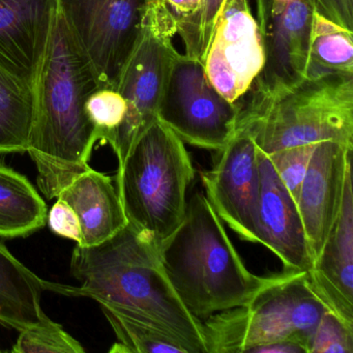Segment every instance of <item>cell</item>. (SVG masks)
<instances>
[{"mask_svg":"<svg viewBox=\"0 0 353 353\" xmlns=\"http://www.w3.org/2000/svg\"><path fill=\"white\" fill-rule=\"evenodd\" d=\"M96 74L57 10L34 85L36 110L28 152L47 199L57 198L88 165L98 132L86 102L98 90Z\"/></svg>","mask_w":353,"mask_h":353,"instance_id":"6da1fadb","label":"cell"},{"mask_svg":"<svg viewBox=\"0 0 353 353\" xmlns=\"http://www.w3.org/2000/svg\"><path fill=\"white\" fill-rule=\"evenodd\" d=\"M71 272L80 287L50 283L49 290L90 297L100 305L156 324L176 336L190 353H206L201 320L181 303L160 251L131 225L100 245H77Z\"/></svg>","mask_w":353,"mask_h":353,"instance_id":"7a4b0ae2","label":"cell"},{"mask_svg":"<svg viewBox=\"0 0 353 353\" xmlns=\"http://www.w3.org/2000/svg\"><path fill=\"white\" fill-rule=\"evenodd\" d=\"M160 255L181 303L200 320L245 305L282 276H260L248 270L201 192L188 200L185 219Z\"/></svg>","mask_w":353,"mask_h":353,"instance_id":"3957f363","label":"cell"},{"mask_svg":"<svg viewBox=\"0 0 353 353\" xmlns=\"http://www.w3.org/2000/svg\"><path fill=\"white\" fill-rule=\"evenodd\" d=\"M245 96L236 129L265 154L326 140L353 146V76L305 78L285 90Z\"/></svg>","mask_w":353,"mask_h":353,"instance_id":"277c9868","label":"cell"},{"mask_svg":"<svg viewBox=\"0 0 353 353\" xmlns=\"http://www.w3.org/2000/svg\"><path fill=\"white\" fill-rule=\"evenodd\" d=\"M194 177L185 143L158 119L119 164L117 190L128 222L159 251L185 219Z\"/></svg>","mask_w":353,"mask_h":353,"instance_id":"5b68a950","label":"cell"},{"mask_svg":"<svg viewBox=\"0 0 353 353\" xmlns=\"http://www.w3.org/2000/svg\"><path fill=\"white\" fill-rule=\"evenodd\" d=\"M327 310L315 294L307 272L284 270L249 303L201 320L206 353L252 352L257 347L293 341L307 346Z\"/></svg>","mask_w":353,"mask_h":353,"instance_id":"8992f818","label":"cell"},{"mask_svg":"<svg viewBox=\"0 0 353 353\" xmlns=\"http://www.w3.org/2000/svg\"><path fill=\"white\" fill-rule=\"evenodd\" d=\"M239 102L231 103L212 85L199 59L177 52L171 63L157 119L183 143L222 150L236 131Z\"/></svg>","mask_w":353,"mask_h":353,"instance_id":"52a82bcc","label":"cell"},{"mask_svg":"<svg viewBox=\"0 0 353 353\" xmlns=\"http://www.w3.org/2000/svg\"><path fill=\"white\" fill-rule=\"evenodd\" d=\"M72 38L92 65L99 88H117L139 43L148 0H57Z\"/></svg>","mask_w":353,"mask_h":353,"instance_id":"ba28073f","label":"cell"},{"mask_svg":"<svg viewBox=\"0 0 353 353\" xmlns=\"http://www.w3.org/2000/svg\"><path fill=\"white\" fill-rule=\"evenodd\" d=\"M176 53L172 38L161 34L145 21L139 43L115 88L127 104L123 123L107 141L117 154L119 164L140 136L158 119L159 104Z\"/></svg>","mask_w":353,"mask_h":353,"instance_id":"9c48e42d","label":"cell"},{"mask_svg":"<svg viewBox=\"0 0 353 353\" xmlns=\"http://www.w3.org/2000/svg\"><path fill=\"white\" fill-rule=\"evenodd\" d=\"M264 65V47L249 0H224L203 59L204 71L219 94L239 103Z\"/></svg>","mask_w":353,"mask_h":353,"instance_id":"30bf717a","label":"cell"},{"mask_svg":"<svg viewBox=\"0 0 353 353\" xmlns=\"http://www.w3.org/2000/svg\"><path fill=\"white\" fill-rule=\"evenodd\" d=\"M202 185L214 212L239 239L258 243L256 212L259 195L258 148L251 136L236 129L216 152L214 165L201 173Z\"/></svg>","mask_w":353,"mask_h":353,"instance_id":"8fae6325","label":"cell"},{"mask_svg":"<svg viewBox=\"0 0 353 353\" xmlns=\"http://www.w3.org/2000/svg\"><path fill=\"white\" fill-rule=\"evenodd\" d=\"M352 150L353 146L332 140L317 143L299 189L296 204L313 261L340 214Z\"/></svg>","mask_w":353,"mask_h":353,"instance_id":"7c38bea8","label":"cell"},{"mask_svg":"<svg viewBox=\"0 0 353 353\" xmlns=\"http://www.w3.org/2000/svg\"><path fill=\"white\" fill-rule=\"evenodd\" d=\"M314 0H293L270 16L261 32L264 65L250 92L268 94L307 78Z\"/></svg>","mask_w":353,"mask_h":353,"instance_id":"4fadbf2b","label":"cell"},{"mask_svg":"<svg viewBox=\"0 0 353 353\" xmlns=\"http://www.w3.org/2000/svg\"><path fill=\"white\" fill-rule=\"evenodd\" d=\"M258 167V243L268 248L281 260L284 270L307 272L313 264V258L296 201L281 181L270 158L260 150Z\"/></svg>","mask_w":353,"mask_h":353,"instance_id":"5bb4252c","label":"cell"},{"mask_svg":"<svg viewBox=\"0 0 353 353\" xmlns=\"http://www.w3.org/2000/svg\"><path fill=\"white\" fill-rule=\"evenodd\" d=\"M57 13V0H0V68L34 90Z\"/></svg>","mask_w":353,"mask_h":353,"instance_id":"9a60e30c","label":"cell"},{"mask_svg":"<svg viewBox=\"0 0 353 353\" xmlns=\"http://www.w3.org/2000/svg\"><path fill=\"white\" fill-rule=\"evenodd\" d=\"M307 276L325 307L353 328L352 170L347 175L340 214Z\"/></svg>","mask_w":353,"mask_h":353,"instance_id":"2e32d148","label":"cell"},{"mask_svg":"<svg viewBox=\"0 0 353 353\" xmlns=\"http://www.w3.org/2000/svg\"><path fill=\"white\" fill-rule=\"evenodd\" d=\"M57 198L65 200L79 219L81 247L100 245L129 224L112 179L92 167Z\"/></svg>","mask_w":353,"mask_h":353,"instance_id":"e0dca14e","label":"cell"},{"mask_svg":"<svg viewBox=\"0 0 353 353\" xmlns=\"http://www.w3.org/2000/svg\"><path fill=\"white\" fill-rule=\"evenodd\" d=\"M49 286L0 243V324L19 332L40 324L47 316L41 299Z\"/></svg>","mask_w":353,"mask_h":353,"instance_id":"ac0fdd59","label":"cell"},{"mask_svg":"<svg viewBox=\"0 0 353 353\" xmlns=\"http://www.w3.org/2000/svg\"><path fill=\"white\" fill-rule=\"evenodd\" d=\"M47 205L28 177L0 164V237H26L45 226Z\"/></svg>","mask_w":353,"mask_h":353,"instance_id":"d6986e66","label":"cell"},{"mask_svg":"<svg viewBox=\"0 0 353 353\" xmlns=\"http://www.w3.org/2000/svg\"><path fill=\"white\" fill-rule=\"evenodd\" d=\"M34 110V88L0 68V154L28 152Z\"/></svg>","mask_w":353,"mask_h":353,"instance_id":"ffe728a7","label":"cell"},{"mask_svg":"<svg viewBox=\"0 0 353 353\" xmlns=\"http://www.w3.org/2000/svg\"><path fill=\"white\" fill-rule=\"evenodd\" d=\"M353 76V32L314 12L307 78Z\"/></svg>","mask_w":353,"mask_h":353,"instance_id":"44dd1931","label":"cell"},{"mask_svg":"<svg viewBox=\"0 0 353 353\" xmlns=\"http://www.w3.org/2000/svg\"><path fill=\"white\" fill-rule=\"evenodd\" d=\"M101 309L119 340L110 352L190 353L176 336L152 322L125 315L106 305H101Z\"/></svg>","mask_w":353,"mask_h":353,"instance_id":"7402d4cb","label":"cell"},{"mask_svg":"<svg viewBox=\"0 0 353 353\" xmlns=\"http://www.w3.org/2000/svg\"><path fill=\"white\" fill-rule=\"evenodd\" d=\"M15 353H83L82 345L48 316L38 325L20 330Z\"/></svg>","mask_w":353,"mask_h":353,"instance_id":"603a6c76","label":"cell"},{"mask_svg":"<svg viewBox=\"0 0 353 353\" xmlns=\"http://www.w3.org/2000/svg\"><path fill=\"white\" fill-rule=\"evenodd\" d=\"M224 0H201L197 11L177 28L185 54L203 63L212 30Z\"/></svg>","mask_w":353,"mask_h":353,"instance_id":"cb8c5ba5","label":"cell"},{"mask_svg":"<svg viewBox=\"0 0 353 353\" xmlns=\"http://www.w3.org/2000/svg\"><path fill=\"white\" fill-rule=\"evenodd\" d=\"M127 104L114 88H98L86 102V113L98 132L99 141L107 143L125 119Z\"/></svg>","mask_w":353,"mask_h":353,"instance_id":"d4e9b609","label":"cell"},{"mask_svg":"<svg viewBox=\"0 0 353 353\" xmlns=\"http://www.w3.org/2000/svg\"><path fill=\"white\" fill-rule=\"evenodd\" d=\"M316 145L317 143L303 144L283 148L278 152L266 154L270 158L281 181L284 183L295 201L297 200L299 189L305 179Z\"/></svg>","mask_w":353,"mask_h":353,"instance_id":"484cf974","label":"cell"},{"mask_svg":"<svg viewBox=\"0 0 353 353\" xmlns=\"http://www.w3.org/2000/svg\"><path fill=\"white\" fill-rule=\"evenodd\" d=\"M307 353H353V328L326 310L314 330Z\"/></svg>","mask_w":353,"mask_h":353,"instance_id":"4316f807","label":"cell"},{"mask_svg":"<svg viewBox=\"0 0 353 353\" xmlns=\"http://www.w3.org/2000/svg\"><path fill=\"white\" fill-rule=\"evenodd\" d=\"M47 222L53 233L63 239L76 241L79 245L81 241L79 219L65 200L57 198V201L47 214Z\"/></svg>","mask_w":353,"mask_h":353,"instance_id":"83f0119b","label":"cell"},{"mask_svg":"<svg viewBox=\"0 0 353 353\" xmlns=\"http://www.w3.org/2000/svg\"><path fill=\"white\" fill-rule=\"evenodd\" d=\"M315 11L353 32V0H314Z\"/></svg>","mask_w":353,"mask_h":353,"instance_id":"f1b7e54d","label":"cell"},{"mask_svg":"<svg viewBox=\"0 0 353 353\" xmlns=\"http://www.w3.org/2000/svg\"><path fill=\"white\" fill-rule=\"evenodd\" d=\"M291 1L293 0H256V7H257L256 19L259 26L260 32L265 28L266 22L270 19V16Z\"/></svg>","mask_w":353,"mask_h":353,"instance_id":"f546056e","label":"cell"},{"mask_svg":"<svg viewBox=\"0 0 353 353\" xmlns=\"http://www.w3.org/2000/svg\"><path fill=\"white\" fill-rule=\"evenodd\" d=\"M251 353H307V351L299 343L284 340L257 347Z\"/></svg>","mask_w":353,"mask_h":353,"instance_id":"4dcf8cb0","label":"cell"}]
</instances>
